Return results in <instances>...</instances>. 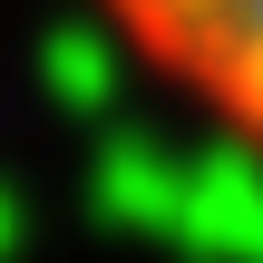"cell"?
Masks as SVG:
<instances>
[{
	"label": "cell",
	"mask_w": 263,
	"mask_h": 263,
	"mask_svg": "<svg viewBox=\"0 0 263 263\" xmlns=\"http://www.w3.org/2000/svg\"><path fill=\"white\" fill-rule=\"evenodd\" d=\"M117 49L263 176V0H98Z\"/></svg>",
	"instance_id": "1"
}]
</instances>
